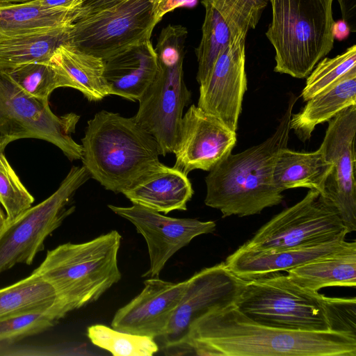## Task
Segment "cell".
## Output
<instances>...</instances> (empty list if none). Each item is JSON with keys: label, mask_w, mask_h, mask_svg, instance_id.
Returning a JSON list of instances; mask_svg holds the SVG:
<instances>
[{"label": "cell", "mask_w": 356, "mask_h": 356, "mask_svg": "<svg viewBox=\"0 0 356 356\" xmlns=\"http://www.w3.org/2000/svg\"><path fill=\"white\" fill-rule=\"evenodd\" d=\"M174 355L356 356V337L270 327L250 319L232 303L213 307L194 321Z\"/></svg>", "instance_id": "obj_1"}, {"label": "cell", "mask_w": 356, "mask_h": 356, "mask_svg": "<svg viewBox=\"0 0 356 356\" xmlns=\"http://www.w3.org/2000/svg\"><path fill=\"white\" fill-rule=\"evenodd\" d=\"M298 97H292L275 132L266 140L237 154L230 153L205 178L207 206L222 218L248 216L280 204L284 198L273 180L280 150L287 147L290 121Z\"/></svg>", "instance_id": "obj_2"}, {"label": "cell", "mask_w": 356, "mask_h": 356, "mask_svg": "<svg viewBox=\"0 0 356 356\" xmlns=\"http://www.w3.org/2000/svg\"><path fill=\"white\" fill-rule=\"evenodd\" d=\"M83 165L106 190L122 193L161 163L154 137L134 118L106 111L88 121Z\"/></svg>", "instance_id": "obj_3"}, {"label": "cell", "mask_w": 356, "mask_h": 356, "mask_svg": "<svg viewBox=\"0 0 356 356\" xmlns=\"http://www.w3.org/2000/svg\"><path fill=\"white\" fill-rule=\"evenodd\" d=\"M121 239L119 232L112 230L85 243L60 245L48 250L32 273L52 286L70 312L97 300L120 280Z\"/></svg>", "instance_id": "obj_4"}, {"label": "cell", "mask_w": 356, "mask_h": 356, "mask_svg": "<svg viewBox=\"0 0 356 356\" xmlns=\"http://www.w3.org/2000/svg\"><path fill=\"white\" fill-rule=\"evenodd\" d=\"M271 21L265 34L275 51L274 71L307 77L333 49V0H268Z\"/></svg>", "instance_id": "obj_5"}, {"label": "cell", "mask_w": 356, "mask_h": 356, "mask_svg": "<svg viewBox=\"0 0 356 356\" xmlns=\"http://www.w3.org/2000/svg\"><path fill=\"white\" fill-rule=\"evenodd\" d=\"M187 35V29L180 24H168L161 31L154 48L158 70L134 116L154 137L162 156L173 153L183 111L191 99L183 70Z\"/></svg>", "instance_id": "obj_6"}, {"label": "cell", "mask_w": 356, "mask_h": 356, "mask_svg": "<svg viewBox=\"0 0 356 356\" xmlns=\"http://www.w3.org/2000/svg\"><path fill=\"white\" fill-rule=\"evenodd\" d=\"M333 300L276 272L245 280L234 305L250 319L270 327L329 331Z\"/></svg>", "instance_id": "obj_7"}, {"label": "cell", "mask_w": 356, "mask_h": 356, "mask_svg": "<svg viewBox=\"0 0 356 356\" xmlns=\"http://www.w3.org/2000/svg\"><path fill=\"white\" fill-rule=\"evenodd\" d=\"M80 116L70 113L54 114L49 101H40L25 94L0 70V146L21 138H38L58 147L70 160L82 158V145L72 134Z\"/></svg>", "instance_id": "obj_8"}, {"label": "cell", "mask_w": 356, "mask_h": 356, "mask_svg": "<svg viewBox=\"0 0 356 356\" xmlns=\"http://www.w3.org/2000/svg\"><path fill=\"white\" fill-rule=\"evenodd\" d=\"M90 176L85 167L72 166L58 188L31 207L0 231V273L18 264L30 265L43 250L47 237L74 210L67 208L77 189Z\"/></svg>", "instance_id": "obj_9"}, {"label": "cell", "mask_w": 356, "mask_h": 356, "mask_svg": "<svg viewBox=\"0 0 356 356\" xmlns=\"http://www.w3.org/2000/svg\"><path fill=\"white\" fill-rule=\"evenodd\" d=\"M156 24L152 0H123L79 15L72 26L68 42L106 60L150 40Z\"/></svg>", "instance_id": "obj_10"}, {"label": "cell", "mask_w": 356, "mask_h": 356, "mask_svg": "<svg viewBox=\"0 0 356 356\" xmlns=\"http://www.w3.org/2000/svg\"><path fill=\"white\" fill-rule=\"evenodd\" d=\"M346 229L336 209L316 190L275 215L243 245L267 251L313 246L345 238Z\"/></svg>", "instance_id": "obj_11"}, {"label": "cell", "mask_w": 356, "mask_h": 356, "mask_svg": "<svg viewBox=\"0 0 356 356\" xmlns=\"http://www.w3.org/2000/svg\"><path fill=\"white\" fill-rule=\"evenodd\" d=\"M320 149L332 163L321 195L337 211L347 233L356 230V105L330 119Z\"/></svg>", "instance_id": "obj_12"}, {"label": "cell", "mask_w": 356, "mask_h": 356, "mask_svg": "<svg viewBox=\"0 0 356 356\" xmlns=\"http://www.w3.org/2000/svg\"><path fill=\"white\" fill-rule=\"evenodd\" d=\"M245 280L235 275L222 262L195 273L162 337L167 355H173L184 343L191 325L211 309L234 303Z\"/></svg>", "instance_id": "obj_13"}, {"label": "cell", "mask_w": 356, "mask_h": 356, "mask_svg": "<svg viewBox=\"0 0 356 356\" xmlns=\"http://www.w3.org/2000/svg\"><path fill=\"white\" fill-rule=\"evenodd\" d=\"M108 207L113 213L131 222L144 237L150 266L143 277L158 276L175 253L195 237L212 233L216 227L213 221L168 217L136 204L127 207L111 204Z\"/></svg>", "instance_id": "obj_14"}, {"label": "cell", "mask_w": 356, "mask_h": 356, "mask_svg": "<svg viewBox=\"0 0 356 356\" xmlns=\"http://www.w3.org/2000/svg\"><path fill=\"white\" fill-rule=\"evenodd\" d=\"M245 38L232 36L216 60L208 77L200 84L197 106L236 131L247 90Z\"/></svg>", "instance_id": "obj_15"}, {"label": "cell", "mask_w": 356, "mask_h": 356, "mask_svg": "<svg viewBox=\"0 0 356 356\" xmlns=\"http://www.w3.org/2000/svg\"><path fill=\"white\" fill-rule=\"evenodd\" d=\"M236 142V131L192 104L181 118L173 168L186 175L194 170L209 171L232 153Z\"/></svg>", "instance_id": "obj_16"}, {"label": "cell", "mask_w": 356, "mask_h": 356, "mask_svg": "<svg viewBox=\"0 0 356 356\" xmlns=\"http://www.w3.org/2000/svg\"><path fill=\"white\" fill-rule=\"evenodd\" d=\"M144 289L119 309L111 322L122 332L156 338L163 337L187 285L156 277L144 281Z\"/></svg>", "instance_id": "obj_17"}, {"label": "cell", "mask_w": 356, "mask_h": 356, "mask_svg": "<svg viewBox=\"0 0 356 356\" xmlns=\"http://www.w3.org/2000/svg\"><path fill=\"white\" fill-rule=\"evenodd\" d=\"M350 242L345 238L298 248L260 251L241 246L225 263L237 277L250 279L268 273L287 271L308 262L336 253Z\"/></svg>", "instance_id": "obj_18"}, {"label": "cell", "mask_w": 356, "mask_h": 356, "mask_svg": "<svg viewBox=\"0 0 356 356\" xmlns=\"http://www.w3.org/2000/svg\"><path fill=\"white\" fill-rule=\"evenodd\" d=\"M104 76L111 95L138 101L155 78L157 55L150 40L104 60Z\"/></svg>", "instance_id": "obj_19"}, {"label": "cell", "mask_w": 356, "mask_h": 356, "mask_svg": "<svg viewBox=\"0 0 356 356\" xmlns=\"http://www.w3.org/2000/svg\"><path fill=\"white\" fill-rule=\"evenodd\" d=\"M193 192L186 175L161 163L122 194L132 204L167 214L186 210Z\"/></svg>", "instance_id": "obj_20"}, {"label": "cell", "mask_w": 356, "mask_h": 356, "mask_svg": "<svg viewBox=\"0 0 356 356\" xmlns=\"http://www.w3.org/2000/svg\"><path fill=\"white\" fill-rule=\"evenodd\" d=\"M49 61L60 75L64 88L78 90L89 101H99L111 95L102 58L67 42L56 49Z\"/></svg>", "instance_id": "obj_21"}, {"label": "cell", "mask_w": 356, "mask_h": 356, "mask_svg": "<svg viewBox=\"0 0 356 356\" xmlns=\"http://www.w3.org/2000/svg\"><path fill=\"white\" fill-rule=\"evenodd\" d=\"M302 109L292 114L290 128L302 142L315 127L328 122L346 108L356 105V67L322 92L308 99Z\"/></svg>", "instance_id": "obj_22"}, {"label": "cell", "mask_w": 356, "mask_h": 356, "mask_svg": "<svg viewBox=\"0 0 356 356\" xmlns=\"http://www.w3.org/2000/svg\"><path fill=\"white\" fill-rule=\"evenodd\" d=\"M297 285L318 292L327 286H356V243L343 250L286 271Z\"/></svg>", "instance_id": "obj_23"}, {"label": "cell", "mask_w": 356, "mask_h": 356, "mask_svg": "<svg viewBox=\"0 0 356 356\" xmlns=\"http://www.w3.org/2000/svg\"><path fill=\"white\" fill-rule=\"evenodd\" d=\"M332 164L319 148L312 152L281 149L273 168V180L281 191L296 188L314 189L321 194Z\"/></svg>", "instance_id": "obj_24"}, {"label": "cell", "mask_w": 356, "mask_h": 356, "mask_svg": "<svg viewBox=\"0 0 356 356\" xmlns=\"http://www.w3.org/2000/svg\"><path fill=\"white\" fill-rule=\"evenodd\" d=\"M73 24L14 36H0V70L33 62H49L56 49L68 42Z\"/></svg>", "instance_id": "obj_25"}, {"label": "cell", "mask_w": 356, "mask_h": 356, "mask_svg": "<svg viewBox=\"0 0 356 356\" xmlns=\"http://www.w3.org/2000/svg\"><path fill=\"white\" fill-rule=\"evenodd\" d=\"M80 9L40 6L31 1L0 8V36H14L47 31L73 24Z\"/></svg>", "instance_id": "obj_26"}, {"label": "cell", "mask_w": 356, "mask_h": 356, "mask_svg": "<svg viewBox=\"0 0 356 356\" xmlns=\"http://www.w3.org/2000/svg\"><path fill=\"white\" fill-rule=\"evenodd\" d=\"M58 302L60 301L52 286L32 273L29 277L0 289V321L47 309Z\"/></svg>", "instance_id": "obj_27"}, {"label": "cell", "mask_w": 356, "mask_h": 356, "mask_svg": "<svg viewBox=\"0 0 356 356\" xmlns=\"http://www.w3.org/2000/svg\"><path fill=\"white\" fill-rule=\"evenodd\" d=\"M205 9L202 37L195 48L198 63L196 79L202 83L210 74L220 53L228 46L232 34L220 13L208 2H201Z\"/></svg>", "instance_id": "obj_28"}, {"label": "cell", "mask_w": 356, "mask_h": 356, "mask_svg": "<svg viewBox=\"0 0 356 356\" xmlns=\"http://www.w3.org/2000/svg\"><path fill=\"white\" fill-rule=\"evenodd\" d=\"M69 310L60 302L50 308L0 321V348L38 334L54 326Z\"/></svg>", "instance_id": "obj_29"}, {"label": "cell", "mask_w": 356, "mask_h": 356, "mask_svg": "<svg viewBox=\"0 0 356 356\" xmlns=\"http://www.w3.org/2000/svg\"><path fill=\"white\" fill-rule=\"evenodd\" d=\"M87 336L95 346L115 356H152L159 350L152 337L122 332L104 325L88 327Z\"/></svg>", "instance_id": "obj_30"}, {"label": "cell", "mask_w": 356, "mask_h": 356, "mask_svg": "<svg viewBox=\"0 0 356 356\" xmlns=\"http://www.w3.org/2000/svg\"><path fill=\"white\" fill-rule=\"evenodd\" d=\"M3 71L25 94L40 101H49L54 90L64 88L60 75L50 61L29 63Z\"/></svg>", "instance_id": "obj_31"}, {"label": "cell", "mask_w": 356, "mask_h": 356, "mask_svg": "<svg viewBox=\"0 0 356 356\" xmlns=\"http://www.w3.org/2000/svg\"><path fill=\"white\" fill-rule=\"evenodd\" d=\"M208 2L221 15L232 36L246 37L257 26L268 0H201Z\"/></svg>", "instance_id": "obj_32"}, {"label": "cell", "mask_w": 356, "mask_h": 356, "mask_svg": "<svg viewBox=\"0 0 356 356\" xmlns=\"http://www.w3.org/2000/svg\"><path fill=\"white\" fill-rule=\"evenodd\" d=\"M356 67V45L347 48L334 58L324 57L307 76L301 96L305 102L339 80L352 68Z\"/></svg>", "instance_id": "obj_33"}, {"label": "cell", "mask_w": 356, "mask_h": 356, "mask_svg": "<svg viewBox=\"0 0 356 356\" xmlns=\"http://www.w3.org/2000/svg\"><path fill=\"white\" fill-rule=\"evenodd\" d=\"M4 150L0 146V204L6 211V222H9L30 208L34 197L11 167Z\"/></svg>", "instance_id": "obj_34"}, {"label": "cell", "mask_w": 356, "mask_h": 356, "mask_svg": "<svg viewBox=\"0 0 356 356\" xmlns=\"http://www.w3.org/2000/svg\"><path fill=\"white\" fill-rule=\"evenodd\" d=\"M197 0H152V11L158 24L165 14L180 7L191 8Z\"/></svg>", "instance_id": "obj_35"}, {"label": "cell", "mask_w": 356, "mask_h": 356, "mask_svg": "<svg viewBox=\"0 0 356 356\" xmlns=\"http://www.w3.org/2000/svg\"><path fill=\"white\" fill-rule=\"evenodd\" d=\"M343 19L350 32H356V0H337Z\"/></svg>", "instance_id": "obj_36"}, {"label": "cell", "mask_w": 356, "mask_h": 356, "mask_svg": "<svg viewBox=\"0 0 356 356\" xmlns=\"http://www.w3.org/2000/svg\"><path fill=\"white\" fill-rule=\"evenodd\" d=\"M83 0H34L32 2L40 6L50 8L77 10L82 6Z\"/></svg>", "instance_id": "obj_37"}, {"label": "cell", "mask_w": 356, "mask_h": 356, "mask_svg": "<svg viewBox=\"0 0 356 356\" xmlns=\"http://www.w3.org/2000/svg\"><path fill=\"white\" fill-rule=\"evenodd\" d=\"M123 0H83L80 14H86L111 7Z\"/></svg>", "instance_id": "obj_38"}, {"label": "cell", "mask_w": 356, "mask_h": 356, "mask_svg": "<svg viewBox=\"0 0 356 356\" xmlns=\"http://www.w3.org/2000/svg\"><path fill=\"white\" fill-rule=\"evenodd\" d=\"M350 33L348 25L343 19L334 22L332 26V34L334 40L339 41L346 40Z\"/></svg>", "instance_id": "obj_39"}, {"label": "cell", "mask_w": 356, "mask_h": 356, "mask_svg": "<svg viewBox=\"0 0 356 356\" xmlns=\"http://www.w3.org/2000/svg\"><path fill=\"white\" fill-rule=\"evenodd\" d=\"M31 1L34 0H0V8L16 4L24 3Z\"/></svg>", "instance_id": "obj_40"}, {"label": "cell", "mask_w": 356, "mask_h": 356, "mask_svg": "<svg viewBox=\"0 0 356 356\" xmlns=\"http://www.w3.org/2000/svg\"><path fill=\"white\" fill-rule=\"evenodd\" d=\"M6 222V213L3 211L1 207L0 206V231L2 229V228L5 225Z\"/></svg>", "instance_id": "obj_41"}]
</instances>
